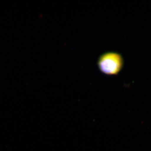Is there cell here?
Segmentation results:
<instances>
[{"instance_id":"cell-1","label":"cell","mask_w":151,"mask_h":151,"mask_svg":"<svg viewBox=\"0 0 151 151\" xmlns=\"http://www.w3.org/2000/svg\"><path fill=\"white\" fill-rule=\"evenodd\" d=\"M124 60L121 55L115 52H108L102 55L98 61L100 70L105 74H117L122 70Z\"/></svg>"}]
</instances>
